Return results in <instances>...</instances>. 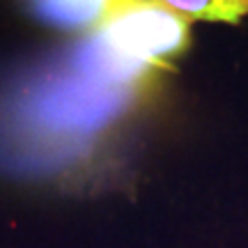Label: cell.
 Wrapping results in <instances>:
<instances>
[{
  "label": "cell",
  "mask_w": 248,
  "mask_h": 248,
  "mask_svg": "<svg viewBox=\"0 0 248 248\" xmlns=\"http://www.w3.org/2000/svg\"><path fill=\"white\" fill-rule=\"evenodd\" d=\"M186 42V18L166 2L113 7L90 35L101 64L122 83L131 80L142 67L182 51Z\"/></svg>",
  "instance_id": "cell-2"
},
{
  "label": "cell",
  "mask_w": 248,
  "mask_h": 248,
  "mask_svg": "<svg viewBox=\"0 0 248 248\" xmlns=\"http://www.w3.org/2000/svg\"><path fill=\"white\" fill-rule=\"evenodd\" d=\"M76 78L42 74L0 101V163L39 168L58 136L92 131L115 108L117 83L74 55Z\"/></svg>",
  "instance_id": "cell-1"
},
{
  "label": "cell",
  "mask_w": 248,
  "mask_h": 248,
  "mask_svg": "<svg viewBox=\"0 0 248 248\" xmlns=\"http://www.w3.org/2000/svg\"><path fill=\"white\" fill-rule=\"evenodd\" d=\"M35 14L62 30H97L110 14V5L94 0H46L35 2Z\"/></svg>",
  "instance_id": "cell-3"
},
{
  "label": "cell",
  "mask_w": 248,
  "mask_h": 248,
  "mask_svg": "<svg viewBox=\"0 0 248 248\" xmlns=\"http://www.w3.org/2000/svg\"><path fill=\"white\" fill-rule=\"evenodd\" d=\"M166 5L179 16L200 21L239 23V18L248 14V0H170Z\"/></svg>",
  "instance_id": "cell-4"
}]
</instances>
